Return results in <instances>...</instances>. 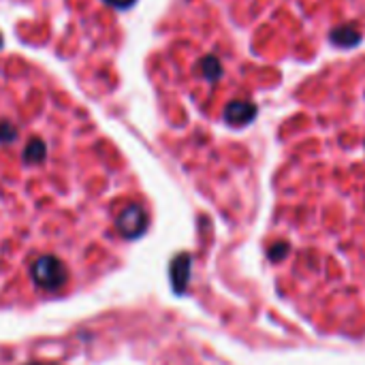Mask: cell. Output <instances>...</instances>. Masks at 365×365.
I'll use <instances>...</instances> for the list:
<instances>
[{"label": "cell", "mask_w": 365, "mask_h": 365, "mask_svg": "<svg viewBox=\"0 0 365 365\" xmlns=\"http://www.w3.org/2000/svg\"><path fill=\"white\" fill-rule=\"evenodd\" d=\"M30 278L38 289L56 293L68 282V269L56 257H38L30 267Z\"/></svg>", "instance_id": "1"}, {"label": "cell", "mask_w": 365, "mask_h": 365, "mask_svg": "<svg viewBox=\"0 0 365 365\" xmlns=\"http://www.w3.org/2000/svg\"><path fill=\"white\" fill-rule=\"evenodd\" d=\"M115 227H118L122 237L135 240V237L145 233V229H148V214L139 205H135V203L126 205L120 212V216L115 218Z\"/></svg>", "instance_id": "2"}, {"label": "cell", "mask_w": 365, "mask_h": 365, "mask_svg": "<svg viewBox=\"0 0 365 365\" xmlns=\"http://www.w3.org/2000/svg\"><path fill=\"white\" fill-rule=\"evenodd\" d=\"M188 276H190V257L188 255L175 257V261L171 265V280H173L175 293H184V289L188 284Z\"/></svg>", "instance_id": "3"}, {"label": "cell", "mask_w": 365, "mask_h": 365, "mask_svg": "<svg viewBox=\"0 0 365 365\" xmlns=\"http://www.w3.org/2000/svg\"><path fill=\"white\" fill-rule=\"evenodd\" d=\"M255 115V109L250 105H233L229 109V120L233 124H246Z\"/></svg>", "instance_id": "4"}]
</instances>
